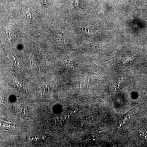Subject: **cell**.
Here are the masks:
<instances>
[{"label": "cell", "mask_w": 147, "mask_h": 147, "mask_svg": "<svg viewBox=\"0 0 147 147\" xmlns=\"http://www.w3.org/2000/svg\"><path fill=\"white\" fill-rule=\"evenodd\" d=\"M23 13L24 16L27 18L33 19L34 17V13L32 9H29L28 10H24Z\"/></svg>", "instance_id": "obj_1"}, {"label": "cell", "mask_w": 147, "mask_h": 147, "mask_svg": "<svg viewBox=\"0 0 147 147\" xmlns=\"http://www.w3.org/2000/svg\"><path fill=\"white\" fill-rule=\"evenodd\" d=\"M4 36L5 38V40L7 42H10L13 38V34L10 31H5L3 32Z\"/></svg>", "instance_id": "obj_2"}, {"label": "cell", "mask_w": 147, "mask_h": 147, "mask_svg": "<svg viewBox=\"0 0 147 147\" xmlns=\"http://www.w3.org/2000/svg\"><path fill=\"white\" fill-rule=\"evenodd\" d=\"M140 137L144 140H147V129H142L140 130Z\"/></svg>", "instance_id": "obj_3"}, {"label": "cell", "mask_w": 147, "mask_h": 147, "mask_svg": "<svg viewBox=\"0 0 147 147\" xmlns=\"http://www.w3.org/2000/svg\"><path fill=\"white\" fill-rule=\"evenodd\" d=\"M58 40L59 41H61V42H63V43H65V39L63 36H61L59 37V38H58Z\"/></svg>", "instance_id": "obj_4"}]
</instances>
